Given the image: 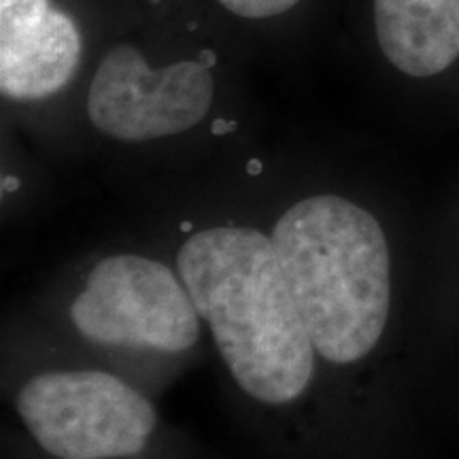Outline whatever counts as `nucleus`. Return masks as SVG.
<instances>
[{
	"instance_id": "nucleus-1",
	"label": "nucleus",
	"mask_w": 459,
	"mask_h": 459,
	"mask_svg": "<svg viewBox=\"0 0 459 459\" xmlns=\"http://www.w3.org/2000/svg\"><path fill=\"white\" fill-rule=\"evenodd\" d=\"M177 273L237 385L268 406L300 400L317 353L273 237L237 223L198 230L181 245Z\"/></svg>"
},
{
	"instance_id": "nucleus-2",
	"label": "nucleus",
	"mask_w": 459,
	"mask_h": 459,
	"mask_svg": "<svg viewBox=\"0 0 459 459\" xmlns=\"http://www.w3.org/2000/svg\"><path fill=\"white\" fill-rule=\"evenodd\" d=\"M271 237L317 358L332 366L368 358L392 307V260L377 217L349 198L315 194L291 204Z\"/></svg>"
},
{
	"instance_id": "nucleus-3",
	"label": "nucleus",
	"mask_w": 459,
	"mask_h": 459,
	"mask_svg": "<svg viewBox=\"0 0 459 459\" xmlns=\"http://www.w3.org/2000/svg\"><path fill=\"white\" fill-rule=\"evenodd\" d=\"M68 315L79 336L96 347L158 355L189 351L204 324L179 273L136 254L91 266Z\"/></svg>"
},
{
	"instance_id": "nucleus-4",
	"label": "nucleus",
	"mask_w": 459,
	"mask_h": 459,
	"mask_svg": "<svg viewBox=\"0 0 459 459\" xmlns=\"http://www.w3.org/2000/svg\"><path fill=\"white\" fill-rule=\"evenodd\" d=\"M15 411L43 451L57 459H119L145 449L156 406L102 370H48L28 378Z\"/></svg>"
},
{
	"instance_id": "nucleus-5",
	"label": "nucleus",
	"mask_w": 459,
	"mask_h": 459,
	"mask_svg": "<svg viewBox=\"0 0 459 459\" xmlns=\"http://www.w3.org/2000/svg\"><path fill=\"white\" fill-rule=\"evenodd\" d=\"M213 96V74L203 62L152 68L139 49L115 45L91 79L88 115L115 141H156L203 122Z\"/></svg>"
},
{
	"instance_id": "nucleus-6",
	"label": "nucleus",
	"mask_w": 459,
	"mask_h": 459,
	"mask_svg": "<svg viewBox=\"0 0 459 459\" xmlns=\"http://www.w3.org/2000/svg\"><path fill=\"white\" fill-rule=\"evenodd\" d=\"M82 56L74 22L49 0H0V90L11 100L49 99Z\"/></svg>"
},
{
	"instance_id": "nucleus-7",
	"label": "nucleus",
	"mask_w": 459,
	"mask_h": 459,
	"mask_svg": "<svg viewBox=\"0 0 459 459\" xmlns=\"http://www.w3.org/2000/svg\"><path fill=\"white\" fill-rule=\"evenodd\" d=\"M377 39L400 73L432 77L459 57V0H375Z\"/></svg>"
},
{
	"instance_id": "nucleus-8",
	"label": "nucleus",
	"mask_w": 459,
	"mask_h": 459,
	"mask_svg": "<svg viewBox=\"0 0 459 459\" xmlns=\"http://www.w3.org/2000/svg\"><path fill=\"white\" fill-rule=\"evenodd\" d=\"M220 3L234 15L247 17V20H264V17L287 13L300 0H220Z\"/></svg>"
},
{
	"instance_id": "nucleus-9",
	"label": "nucleus",
	"mask_w": 459,
	"mask_h": 459,
	"mask_svg": "<svg viewBox=\"0 0 459 459\" xmlns=\"http://www.w3.org/2000/svg\"><path fill=\"white\" fill-rule=\"evenodd\" d=\"M198 62H203L204 66L213 68V65H215V54H213V51H209V49L200 51V56H198Z\"/></svg>"
},
{
	"instance_id": "nucleus-10",
	"label": "nucleus",
	"mask_w": 459,
	"mask_h": 459,
	"mask_svg": "<svg viewBox=\"0 0 459 459\" xmlns=\"http://www.w3.org/2000/svg\"><path fill=\"white\" fill-rule=\"evenodd\" d=\"M230 128H234V124H223V122L215 124V132H223V130H230Z\"/></svg>"
},
{
	"instance_id": "nucleus-11",
	"label": "nucleus",
	"mask_w": 459,
	"mask_h": 459,
	"mask_svg": "<svg viewBox=\"0 0 459 459\" xmlns=\"http://www.w3.org/2000/svg\"><path fill=\"white\" fill-rule=\"evenodd\" d=\"M152 3H158V0H152Z\"/></svg>"
}]
</instances>
